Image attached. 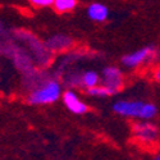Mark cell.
<instances>
[{
    "label": "cell",
    "instance_id": "obj_1",
    "mask_svg": "<svg viewBox=\"0 0 160 160\" xmlns=\"http://www.w3.org/2000/svg\"><path fill=\"white\" fill-rule=\"evenodd\" d=\"M112 109L121 117L141 121H151L158 114V106L155 104L142 100H117L113 102Z\"/></svg>",
    "mask_w": 160,
    "mask_h": 160
},
{
    "label": "cell",
    "instance_id": "obj_2",
    "mask_svg": "<svg viewBox=\"0 0 160 160\" xmlns=\"http://www.w3.org/2000/svg\"><path fill=\"white\" fill-rule=\"evenodd\" d=\"M63 86L58 78H45L33 86L27 94V101L31 105H50L62 99Z\"/></svg>",
    "mask_w": 160,
    "mask_h": 160
},
{
    "label": "cell",
    "instance_id": "obj_3",
    "mask_svg": "<svg viewBox=\"0 0 160 160\" xmlns=\"http://www.w3.org/2000/svg\"><path fill=\"white\" fill-rule=\"evenodd\" d=\"M159 57H160L159 49L154 45H148L123 55L121 63L127 69H136L145 64L155 62L156 59H159Z\"/></svg>",
    "mask_w": 160,
    "mask_h": 160
},
{
    "label": "cell",
    "instance_id": "obj_4",
    "mask_svg": "<svg viewBox=\"0 0 160 160\" xmlns=\"http://www.w3.org/2000/svg\"><path fill=\"white\" fill-rule=\"evenodd\" d=\"M101 85L109 90L110 95L119 92L124 86V76L117 65H106L101 71Z\"/></svg>",
    "mask_w": 160,
    "mask_h": 160
},
{
    "label": "cell",
    "instance_id": "obj_5",
    "mask_svg": "<svg viewBox=\"0 0 160 160\" xmlns=\"http://www.w3.org/2000/svg\"><path fill=\"white\" fill-rule=\"evenodd\" d=\"M62 101L64 104V106L68 109L72 114L76 115H83L88 112V106L87 104L79 98V95L73 90V88H68L63 91L62 95Z\"/></svg>",
    "mask_w": 160,
    "mask_h": 160
},
{
    "label": "cell",
    "instance_id": "obj_6",
    "mask_svg": "<svg viewBox=\"0 0 160 160\" xmlns=\"http://www.w3.org/2000/svg\"><path fill=\"white\" fill-rule=\"evenodd\" d=\"M132 133L138 141L143 143H151L158 140V128L149 123V121H143L140 123H135L132 127Z\"/></svg>",
    "mask_w": 160,
    "mask_h": 160
},
{
    "label": "cell",
    "instance_id": "obj_7",
    "mask_svg": "<svg viewBox=\"0 0 160 160\" xmlns=\"http://www.w3.org/2000/svg\"><path fill=\"white\" fill-rule=\"evenodd\" d=\"M45 45L50 52H63L73 46V38L68 35L57 33L49 37L45 41Z\"/></svg>",
    "mask_w": 160,
    "mask_h": 160
},
{
    "label": "cell",
    "instance_id": "obj_8",
    "mask_svg": "<svg viewBox=\"0 0 160 160\" xmlns=\"http://www.w3.org/2000/svg\"><path fill=\"white\" fill-rule=\"evenodd\" d=\"M86 14H87L90 21L96 22V23H102L105 21H108L110 10L102 3H92L87 7Z\"/></svg>",
    "mask_w": 160,
    "mask_h": 160
},
{
    "label": "cell",
    "instance_id": "obj_9",
    "mask_svg": "<svg viewBox=\"0 0 160 160\" xmlns=\"http://www.w3.org/2000/svg\"><path fill=\"white\" fill-rule=\"evenodd\" d=\"M100 83H101V76L99 72L94 69H88L82 74H79V88L88 90Z\"/></svg>",
    "mask_w": 160,
    "mask_h": 160
},
{
    "label": "cell",
    "instance_id": "obj_10",
    "mask_svg": "<svg viewBox=\"0 0 160 160\" xmlns=\"http://www.w3.org/2000/svg\"><path fill=\"white\" fill-rule=\"evenodd\" d=\"M78 0H54L52 3V9L57 13H71L77 8Z\"/></svg>",
    "mask_w": 160,
    "mask_h": 160
},
{
    "label": "cell",
    "instance_id": "obj_11",
    "mask_svg": "<svg viewBox=\"0 0 160 160\" xmlns=\"http://www.w3.org/2000/svg\"><path fill=\"white\" fill-rule=\"evenodd\" d=\"M86 94L88 96H92V98H108V96H110L109 90L105 86H102L101 83L95 86V87H92V88L86 90Z\"/></svg>",
    "mask_w": 160,
    "mask_h": 160
},
{
    "label": "cell",
    "instance_id": "obj_12",
    "mask_svg": "<svg viewBox=\"0 0 160 160\" xmlns=\"http://www.w3.org/2000/svg\"><path fill=\"white\" fill-rule=\"evenodd\" d=\"M27 2L36 8H49V7H52L54 0H27Z\"/></svg>",
    "mask_w": 160,
    "mask_h": 160
},
{
    "label": "cell",
    "instance_id": "obj_13",
    "mask_svg": "<svg viewBox=\"0 0 160 160\" xmlns=\"http://www.w3.org/2000/svg\"><path fill=\"white\" fill-rule=\"evenodd\" d=\"M152 77L155 79V82L160 83V67H158V68H155L154 73H152Z\"/></svg>",
    "mask_w": 160,
    "mask_h": 160
},
{
    "label": "cell",
    "instance_id": "obj_14",
    "mask_svg": "<svg viewBox=\"0 0 160 160\" xmlns=\"http://www.w3.org/2000/svg\"><path fill=\"white\" fill-rule=\"evenodd\" d=\"M152 160H160V154H158V155H155Z\"/></svg>",
    "mask_w": 160,
    "mask_h": 160
}]
</instances>
